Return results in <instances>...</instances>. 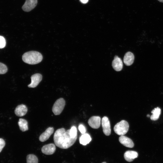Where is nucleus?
I'll list each match as a JSON object with an SVG mask.
<instances>
[{"label": "nucleus", "instance_id": "f257e3e1", "mask_svg": "<svg viewBox=\"0 0 163 163\" xmlns=\"http://www.w3.org/2000/svg\"><path fill=\"white\" fill-rule=\"evenodd\" d=\"M77 136L72 137L70 135V129L66 131L63 128L57 129L55 132L53 139L55 145L62 149H67L75 143Z\"/></svg>", "mask_w": 163, "mask_h": 163}, {"label": "nucleus", "instance_id": "f03ea898", "mask_svg": "<svg viewBox=\"0 0 163 163\" xmlns=\"http://www.w3.org/2000/svg\"><path fill=\"white\" fill-rule=\"evenodd\" d=\"M23 61L29 64L34 65L40 62L43 59L42 55L39 52L32 51L24 53L22 56Z\"/></svg>", "mask_w": 163, "mask_h": 163}, {"label": "nucleus", "instance_id": "7ed1b4c3", "mask_svg": "<svg viewBox=\"0 0 163 163\" xmlns=\"http://www.w3.org/2000/svg\"><path fill=\"white\" fill-rule=\"evenodd\" d=\"M129 127V124L126 121L122 120L115 125L113 129L117 134L121 136H123L128 131Z\"/></svg>", "mask_w": 163, "mask_h": 163}, {"label": "nucleus", "instance_id": "20e7f679", "mask_svg": "<svg viewBox=\"0 0 163 163\" xmlns=\"http://www.w3.org/2000/svg\"><path fill=\"white\" fill-rule=\"evenodd\" d=\"M65 103V100L62 98L58 99L55 101L52 107V111L55 115H59L62 112Z\"/></svg>", "mask_w": 163, "mask_h": 163}, {"label": "nucleus", "instance_id": "39448f33", "mask_svg": "<svg viewBox=\"0 0 163 163\" xmlns=\"http://www.w3.org/2000/svg\"><path fill=\"white\" fill-rule=\"evenodd\" d=\"M102 126L103 133L107 136L111 134V128L110 121L107 117H103L102 119Z\"/></svg>", "mask_w": 163, "mask_h": 163}, {"label": "nucleus", "instance_id": "423d86ee", "mask_svg": "<svg viewBox=\"0 0 163 163\" xmlns=\"http://www.w3.org/2000/svg\"><path fill=\"white\" fill-rule=\"evenodd\" d=\"M42 78V75L40 74L36 73L33 75L31 77V82L28 87L30 88L36 87L41 81Z\"/></svg>", "mask_w": 163, "mask_h": 163}, {"label": "nucleus", "instance_id": "0eeeda50", "mask_svg": "<svg viewBox=\"0 0 163 163\" xmlns=\"http://www.w3.org/2000/svg\"><path fill=\"white\" fill-rule=\"evenodd\" d=\"M101 118L99 116H93L91 117L88 121L89 125L92 128H98L101 125Z\"/></svg>", "mask_w": 163, "mask_h": 163}, {"label": "nucleus", "instance_id": "6e6552de", "mask_svg": "<svg viewBox=\"0 0 163 163\" xmlns=\"http://www.w3.org/2000/svg\"><path fill=\"white\" fill-rule=\"evenodd\" d=\"M37 3V0H26L22 9L25 11H29L36 6Z\"/></svg>", "mask_w": 163, "mask_h": 163}, {"label": "nucleus", "instance_id": "1a4fd4ad", "mask_svg": "<svg viewBox=\"0 0 163 163\" xmlns=\"http://www.w3.org/2000/svg\"><path fill=\"white\" fill-rule=\"evenodd\" d=\"M56 149L55 145L53 143H50L43 146L42 148L41 151L46 155H50L54 153Z\"/></svg>", "mask_w": 163, "mask_h": 163}, {"label": "nucleus", "instance_id": "9d476101", "mask_svg": "<svg viewBox=\"0 0 163 163\" xmlns=\"http://www.w3.org/2000/svg\"><path fill=\"white\" fill-rule=\"evenodd\" d=\"M112 66L116 71H121L123 67V64L121 59L117 56H115L112 62Z\"/></svg>", "mask_w": 163, "mask_h": 163}, {"label": "nucleus", "instance_id": "9b49d317", "mask_svg": "<svg viewBox=\"0 0 163 163\" xmlns=\"http://www.w3.org/2000/svg\"><path fill=\"white\" fill-rule=\"evenodd\" d=\"M54 132V128L52 127H49L40 136L39 140L41 142H44L47 140Z\"/></svg>", "mask_w": 163, "mask_h": 163}, {"label": "nucleus", "instance_id": "f8f14e48", "mask_svg": "<svg viewBox=\"0 0 163 163\" xmlns=\"http://www.w3.org/2000/svg\"><path fill=\"white\" fill-rule=\"evenodd\" d=\"M120 142L124 146L132 148L134 146L132 140L129 138L124 136H121L119 138Z\"/></svg>", "mask_w": 163, "mask_h": 163}, {"label": "nucleus", "instance_id": "ddd939ff", "mask_svg": "<svg viewBox=\"0 0 163 163\" xmlns=\"http://www.w3.org/2000/svg\"><path fill=\"white\" fill-rule=\"evenodd\" d=\"M27 111V107L24 104L18 105L14 110V113L18 117H22L25 115Z\"/></svg>", "mask_w": 163, "mask_h": 163}, {"label": "nucleus", "instance_id": "4468645a", "mask_svg": "<svg viewBox=\"0 0 163 163\" xmlns=\"http://www.w3.org/2000/svg\"><path fill=\"white\" fill-rule=\"evenodd\" d=\"M138 156L137 152L133 151H127L125 152L124 155L125 160L129 162L133 161Z\"/></svg>", "mask_w": 163, "mask_h": 163}, {"label": "nucleus", "instance_id": "2eb2a0df", "mask_svg": "<svg viewBox=\"0 0 163 163\" xmlns=\"http://www.w3.org/2000/svg\"><path fill=\"white\" fill-rule=\"evenodd\" d=\"M134 60V56L132 53L128 52L125 54L123 58V62L126 66L131 65L133 63Z\"/></svg>", "mask_w": 163, "mask_h": 163}, {"label": "nucleus", "instance_id": "dca6fc26", "mask_svg": "<svg viewBox=\"0 0 163 163\" xmlns=\"http://www.w3.org/2000/svg\"><path fill=\"white\" fill-rule=\"evenodd\" d=\"M20 129L22 132H24L28 129V122L25 119H19L18 123Z\"/></svg>", "mask_w": 163, "mask_h": 163}, {"label": "nucleus", "instance_id": "f3484780", "mask_svg": "<svg viewBox=\"0 0 163 163\" xmlns=\"http://www.w3.org/2000/svg\"><path fill=\"white\" fill-rule=\"evenodd\" d=\"M91 140V139L88 134L85 133L82 135L80 137L79 142L81 144L85 145L88 144Z\"/></svg>", "mask_w": 163, "mask_h": 163}, {"label": "nucleus", "instance_id": "a211bd4d", "mask_svg": "<svg viewBox=\"0 0 163 163\" xmlns=\"http://www.w3.org/2000/svg\"><path fill=\"white\" fill-rule=\"evenodd\" d=\"M151 113L152 114L150 116L151 119L152 120H156L159 117L161 113V110L160 108L158 107L152 110Z\"/></svg>", "mask_w": 163, "mask_h": 163}, {"label": "nucleus", "instance_id": "6ab92c4d", "mask_svg": "<svg viewBox=\"0 0 163 163\" xmlns=\"http://www.w3.org/2000/svg\"><path fill=\"white\" fill-rule=\"evenodd\" d=\"M27 163H38L37 157L33 154H29L26 158Z\"/></svg>", "mask_w": 163, "mask_h": 163}, {"label": "nucleus", "instance_id": "aec40b11", "mask_svg": "<svg viewBox=\"0 0 163 163\" xmlns=\"http://www.w3.org/2000/svg\"><path fill=\"white\" fill-rule=\"evenodd\" d=\"M8 71V68L6 65L0 62V74H3L6 73Z\"/></svg>", "mask_w": 163, "mask_h": 163}, {"label": "nucleus", "instance_id": "412c9836", "mask_svg": "<svg viewBox=\"0 0 163 163\" xmlns=\"http://www.w3.org/2000/svg\"><path fill=\"white\" fill-rule=\"evenodd\" d=\"M70 135L72 137H75L77 136V129L75 126H72L70 129Z\"/></svg>", "mask_w": 163, "mask_h": 163}, {"label": "nucleus", "instance_id": "4be33fe9", "mask_svg": "<svg viewBox=\"0 0 163 163\" xmlns=\"http://www.w3.org/2000/svg\"><path fill=\"white\" fill-rule=\"evenodd\" d=\"M6 40L2 36H0V48H4L6 45Z\"/></svg>", "mask_w": 163, "mask_h": 163}, {"label": "nucleus", "instance_id": "5701e85b", "mask_svg": "<svg viewBox=\"0 0 163 163\" xmlns=\"http://www.w3.org/2000/svg\"><path fill=\"white\" fill-rule=\"evenodd\" d=\"M78 129L80 132L82 134H85L86 131V129L84 125L82 124L79 125Z\"/></svg>", "mask_w": 163, "mask_h": 163}, {"label": "nucleus", "instance_id": "b1692460", "mask_svg": "<svg viewBox=\"0 0 163 163\" xmlns=\"http://www.w3.org/2000/svg\"><path fill=\"white\" fill-rule=\"evenodd\" d=\"M5 142L4 140L2 138H0V152L5 146Z\"/></svg>", "mask_w": 163, "mask_h": 163}, {"label": "nucleus", "instance_id": "393cba45", "mask_svg": "<svg viewBox=\"0 0 163 163\" xmlns=\"http://www.w3.org/2000/svg\"><path fill=\"white\" fill-rule=\"evenodd\" d=\"M80 1L82 3L86 4L88 2V0H80Z\"/></svg>", "mask_w": 163, "mask_h": 163}, {"label": "nucleus", "instance_id": "a878e982", "mask_svg": "<svg viewBox=\"0 0 163 163\" xmlns=\"http://www.w3.org/2000/svg\"><path fill=\"white\" fill-rule=\"evenodd\" d=\"M159 2L163 3V0H158Z\"/></svg>", "mask_w": 163, "mask_h": 163}, {"label": "nucleus", "instance_id": "bb28decb", "mask_svg": "<svg viewBox=\"0 0 163 163\" xmlns=\"http://www.w3.org/2000/svg\"><path fill=\"white\" fill-rule=\"evenodd\" d=\"M147 117H149L150 115H147Z\"/></svg>", "mask_w": 163, "mask_h": 163}, {"label": "nucleus", "instance_id": "cd10ccee", "mask_svg": "<svg viewBox=\"0 0 163 163\" xmlns=\"http://www.w3.org/2000/svg\"><path fill=\"white\" fill-rule=\"evenodd\" d=\"M102 163H107L106 162H103Z\"/></svg>", "mask_w": 163, "mask_h": 163}]
</instances>
